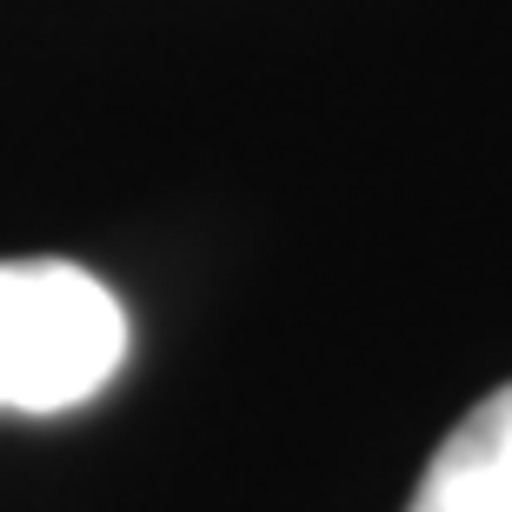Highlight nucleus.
Here are the masks:
<instances>
[{"mask_svg":"<svg viewBox=\"0 0 512 512\" xmlns=\"http://www.w3.org/2000/svg\"><path fill=\"white\" fill-rule=\"evenodd\" d=\"M127 360V306L74 260H0V413H74Z\"/></svg>","mask_w":512,"mask_h":512,"instance_id":"f257e3e1","label":"nucleus"},{"mask_svg":"<svg viewBox=\"0 0 512 512\" xmlns=\"http://www.w3.org/2000/svg\"><path fill=\"white\" fill-rule=\"evenodd\" d=\"M406 512H512V386L486 393L446 433Z\"/></svg>","mask_w":512,"mask_h":512,"instance_id":"f03ea898","label":"nucleus"}]
</instances>
